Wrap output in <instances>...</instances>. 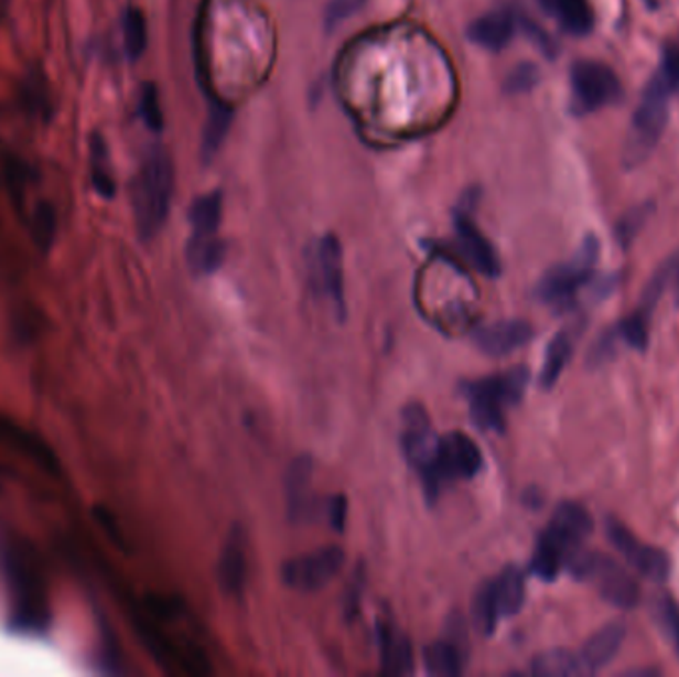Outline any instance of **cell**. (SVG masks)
<instances>
[{
	"label": "cell",
	"instance_id": "obj_1",
	"mask_svg": "<svg viewBox=\"0 0 679 677\" xmlns=\"http://www.w3.org/2000/svg\"><path fill=\"white\" fill-rule=\"evenodd\" d=\"M590 533L592 518L589 511L576 503H562L540 533L530 558V572L545 582H552L562 568L569 567L574 555H579Z\"/></svg>",
	"mask_w": 679,
	"mask_h": 677
},
{
	"label": "cell",
	"instance_id": "obj_2",
	"mask_svg": "<svg viewBox=\"0 0 679 677\" xmlns=\"http://www.w3.org/2000/svg\"><path fill=\"white\" fill-rule=\"evenodd\" d=\"M529 369L525 366L505 369L489 378L467 379L461 394L470 404V418L475 428L489 433L505 431V409L517 406L529 386Z\"/></svg>",
	"mask_w": 679,
	"mask_h": 677
},
{
	"label": "cell",
	"instance_id": "obj_3",
	"mask_svg": "<svg viewBox=\"0 0 679 677\" xmlns=\"http://www.w3.org/2000/svg\"><path fill=\"white\" fill-rule=\"evenodd\" d=\"M173 197V163L161 148L151 150L133 183V217L141 239H153L165 225Z\"/></svg>",
	"mask_w": 679,
	"mask_h": 677
},
{
	"label": "cell",
	"instance_id": "obj_4",
	"mask_svg": "<svg viewBox=\"0 0 679 677\" xmlns=\"http://www.w3.org/2000/svg\"><path fill=\"white\" fill-rule=\"evenodd\" d=\"M483 469V453L479 445L461 431H451L441 436L440 445L430 468L421 471L420 477L423 495L433 505L440 498L441 491L455 481H470L477 477Z\"/></svg>",
	"mask_w": 679,
	"mask_h": 677
},
{
	"label": "cell",
	"instance_id": "obj_5",
	"mask_svg": "<svg viewBox=\"0 0 679 677\" xmlns=\"http://www.w3.org/2000/svg\"><path fill=\"white\" fill-rule=\"evenodd\" d=\"M669 96H671V90L668 84L659 74H656L642 94L638 110L632 120L626 150H624V161L628 165H638L656 148L668 123Z\"/></svg>",
	"mask_w": 679,
	"mask_h": 677
},
{
	"label": "cell",
	"instance_id": "obj_6",
	"mask_svg": "<svg viewBox=\"0 0 679 677\" xmlns=\"http://www.w3.org/2000/svg\"><path fill=\"white\" fill-rule=\"evenodd\" d=\"M572 574L596 588L602 600L616 608H634L639 602V587L628 570L614 558L599 552H579L570 560Z\"/></svg>",
	"mask_w": 679,
	"mask_h": 677
},
{
	"label": "cell",
	"instance_id": "obj_7",
	"mask_svg": "<svg viewBox=\"0 0 679 677\" xmlns=\"http://www.w3.org/2000/svg\"><path fill=\"white\" fill-rule=\"evenodd\" d=\"M596 260H599V240L594 235H589L582 240L580 249L572 259L560 262L542 275L535 290L537 299L550 307L569 304L574 294L592 279Z\"/></svg>",
	"mask_w": 679,
	"mask_h": 677
},
{
	"label": "cell",
	"instance_id": "obj_8",
	"mask_svg": "<svg viewBox=\"0 0 679 677\" xmlns=\"http://www.w3.org/2000/svg\"><path fill=\"white\" fill-rule=\"evenodd\" d=\"M346 562V555L336 545L316 548L306 555L289 558L280 568V578L287 587L299 592H316L328 587Z\"/></svg>",
	"mask_w": 679,
	"mask_h": 677
},
{
	"label": "cell",
	"instance_id": "obj_9",
	"mask_svg": "<svg viewBox=\"0 0 679 677\" xmlns=\"http://www.w3.org/2000/svg\"><path fill=\"white\" fill-rule=\"evenodd\" d=\"M570 84L580 111H596L622 98L619 78L604 62H576L570 71Z\"/></svg>",
	"mask_w": 679,
	"mask_h": 677
},
{
	"label": "cell",
	"instance_id": "obj_10",
	"mask_svg": "<svg viewBox=\"0 0 679 677\" xmlns=\"http://www.w3.org/2000/svg\"><path fill=\"white\" fill-rule=\"evenodd\" d=\"M312 282L328 299L330 307L338 322L346 320V292H344V265H342V245L334 235H326L319 240L312 265Z\"/></svg>",
	"mask_w": 679,
	"mask_h": 677
},
{
	"label": "cell",
	"instance_id": "obj_11",
	"mask_svg": "<svg viewBox=\"0 0 679 677\" xmlns=\"http://www.w3.org/2000/svg\"><path fill=\"white\" fill-rule=\"evenodd\" d=\"M606 533L610 542L638 574L654 582H664L668 578L669 558L664 550L644 545L619 523L618 518H608Z\"/></svg>",
	"mask_w": 679,
	"mask_h": 677
},
{
	"label": "cell",
	"instance_id": "obj_12",
	"mask_svg": "<svg viewBox=\"0 0 679 677\" xmlns=\"http://www.w3.org/2000/svg\"><path fill=\"white\" fill-rule=\"evenodd\" d=\"M401 451L403 458L410 463V468L416 469L420 475L421 471L430 468L431 461L435 458V451L440 445V436L431 428L428 411L413 404L403 409L401 413Z\"/></svg>",
	"mask_w": 679,
	"mask_h": 677
},
{
	"label": "cell",
	"instance_id": "obj_13",
	"mask_svg": "<svg viewBox=\"0 0 679 677\" xmlns=\"http://www.w3.org/2000/svg\"><path fill=\"white\" fill-rule=\"evenodd\" d=\"M453 227H455V239L463 257L470 260L471 267L481 272L483 277L497 279L500 275V262L495 247L489 239L481 233L479 227L471 217L470 211L457 209L453 215Z\"/></svg>",
	"mask_w": 679,
	"mask_h": 677
},
{
	"label": "cell",
	"instance_id": "obj_14",
	"mask_svg": "<svg viewBox=\"0 0 679 677\" xmlns=\"http://www.w3.org/2000/svg\"><path fill=\"white\" fill-rule=\"evenodd\" d=\"M535 336L529 322L519 319L497 320L473 332V344L491 358H503L527 346Z\"/></svg>",
	"mask_w": 679,
	"mask_h": 677
},
{
	"label": "cell",
	"instance_id": "obj_15",
	"mask_svg": "<svg viewBox=\"0 0 679 677\" xmlns=\"http://www.w3.org/2000/svg\"><path fill=\"white\" fill-rule=\"evenodd\" d=\"M314 473V461L310 455H300L290 463L287 471V503H289V517L292 523H310L319 517L320 507L316 498L310 493V481Z\"/></svg>",
	"mask_w": 679,
	"mask_h": 677
},
{
	"label": "cell",
	"instance_id": "obj_16",
	"mask_svg": "<svg viewBox=\"0 0 679 677\" xmlns=\"http://www.w3.org/2000/svg\"><path fill=\"white\" fill-rule=\"evenodd\" d=\"M624 637H626V626L622 622H612V624L600 627L596 634H592L586 640L580 654H576L580 674L590 676V674H596L602 667L608 666L624 644Z\"/></svg>",
	"mask_w": 679,
	"mask_h": 677
},
{
	"label": "cell",
	"instance_id": "obj_17",
	"mask_svg": "<svg viewBox=\"0 0 679 677\" xmlns=\"http://www.w3.org/2000/svg\"><path fill=\"white\" fill-rule=\"evenodd\" d=\"M450 636L441 637L438 642H431L430 646L423 649V666L431 676L457 677L465 669L467 652H465V640L461 636V630L451 626Z\"/></svg>",
	"mask_w": 679,
	"mask_h": 677
},
{
	"label": "cell",
	"instance_id": "obj_18",
	"mask_svg": "<svg viewBox=\"0 0 679 677\" xmlns=\"http://www.w3.org/2000/svg\"><path fill=\"white\" fill-rule=\"evenodd\" d=\"M217 580L227 597L239 598L245 590L247 580V555H245V540L240 528L235 525L230 528L225 548L217 562Z\"/></svg>",
	"mask_w": 679,
	"mask_h": 677
},
{
	"label": "cell",
	"instance_id": "obj_19",
	"mask_svg": "<svg viewBox=\"0 0 679 677\" xmlns=\"http://www.w3.org/2000/svg\"><path fill=\"white\" fill-rule=\"evenodd\" d=\"M378 646H380L381 671L388 676H408L413 671V646L410 637L401 630L381 622L378 624Z\"/></svg>",
	"mask_w": 679,
	"mask_h": 677
},
{
	"label": "cell",
	"instance_id": "obj_20",
	"mask_svg": "<svg viewBox=\"0 0 679 677\" xmlns=\"http://www.w3.org/2000/svg\"><path fill=\"white\" fill-rule=\"evenodd\" d=\"M515 17L505 9L485 12L471 22L467 36L473 44L491 52H500L515 36Z\"/></svg>",
	"mask_w": 679,
	"mask_h": 677
},
{
	"label": "cell",
	"instance_id": "obj_21",
	"mask_svg": "<svg viewBox=\"0 0 679 677\" xmlns=\"http://www.w3.org/2000/svg\"><path fill=\"white\" fill-rule=\"evenodd\" d=\"M487 584H489L491 597H493L500 620L517 616L525 604V594H527L525 572L517 565H509L503 568L493 580H487Z\"/></svg>",
	"mask_w": 679,
	"mask_h": 677
},
{
	"label": "cell",
	"instance_id": "obj_22",
	"mask_svg": "<svg viewBox=\"0 0 679 677\" xmlns=\"http://www.w3.org/2000/svg\"><path fill=\"white\" fill-rule=\"evenodd\" d=\"M540 7L557 19L562 31L572 36H586L594 29V11L590 0H539Z\"/></svg>",
	"mask_w": 679,
	"mask_h": 677
},
{
	"label": "cell",
	"instance_id": "obj_23",
	"mask_svg": "<svg viewBox=\"0 0 679 677\" xmlns=\"http://www.w3.org/2000/svg\"><path fill=\"white\" fill-rule=\"evenodd\" d=\"M227 257V247L223 240L217 239V235H191L187 243V262L193 275L197 277H209L213 272L220 269Z\"/></svg>",
	"mask_w": 679,
	"mask_h": 677
},
{
	"label": "cell",
	"instance_id": "obj_24",
	"mask_svg": "<svg viewBox=\"0 0 679 677\" xmlns=\"http://www.w3.org/2000/svg\"><path fill=\"white\" fill-rule=\"evenodd\" d=\"M572 356V336L569 332H559L550 340L549 348L545 354V364L540 369V388L550 389L559 382L562 369L567 368Z\"/></svg>",
	"mask_w": 679,
	"mask_h": 677
},
{
	"label": "cell",
	"instance_id": "obj_25",
	"mask_svg": "<svg viewBox=\"0 0 679 677\" xmlns=\"http://www.w3.org/2000/svg\"><path fill=\"white\" fill-rule=\"evenodd\" d=\"M220 213H223V200L219 193H207L191 205L190 223L193 235L207 237L217 235L219 229Z\"/></svg>",
	"mask_w": 679,
	"mask_h": 677
},
{
	"label": "cell",
	"instance_id": "obj_26",
	"mask_svg": "<svg viewBox=\"0 0 679 677\" xmlns=\"http://www.w3.org/2000/svg\"><path fill=\"white\" fill-rule=\"evenodd\" d=\"M530 671L540 677L582 676L579 656L569 649H549L532 659Z\"/></svg>",
	"mask_w": 679,
	"mask_h": 677
},
{
	"label": "cell",
	"instance_id": "obj_27",
	"mask_svg": "<svg viewBox=\"0 0 679 677\" xmlns=\"http://www.w3.org/2000/svg\"><path fill=\"white\" fill-rule=\"evenodd\" d=\"M123 49L130 61H138L148 49V24L138 9H128L123 14Z\"/></svg>",
	"mask_w": 679,
	"mask_h": 677
},
{
	"label": "cell",
	"instance_id": "obj_28",
	"mask_svg": "<svg viewBox=\"0 0 679 677\" xmlns=\"http://www.w3.org/2000/svg\"><path fill=\"white\" fill-rule=\"evenodd\" d=\"M91 183L101 197H114L116 183L111 178L108 150L100 136L91 138Z\"/></svg>",
	"mask_w": 679,
	"mask_h": 677
},
{
	"label": "cell",
	"instance_id": "obj_29",
	"mask_svg": "<svg viewBox=\"0 0 679 677\" xmlns=\"http://www.w3.org/2000/svg\"><path fill=\"white\" fill-rule=\"evenodd\" d=\"M473 624L477 627V632L483 636H493V632L497 630V624L500 622L499 614H497V608L491 597L489 584L483 582L477 594L473 598Z\"/></svg>",
	"mask_w": 679,
	"mask_h": 677
},
{
	"label": "cell",
	"instance_id": "obj_30",
	"mask_svg": "<svg viewBox=\"0 0 679 677\" xmlns=\"http://www.w3.org/2000/svg\"><path fill=\"white\" fill-rule=\"evenodd\" d=\"M229 108L217 106L215 110L211 111L209 121H207L205 133H203V158L205 160H211L217 153L220 143H223L225 136H227V131H229Z\"/></svg>",
	"mask_w": 679,
	"mask_h": 677
},
{
	"label": "cell",
	"instance_id": "obj_31",
	"mask_svg": "<svg viewBox=\"0 0 679 677\" xmlns=\"http://www.w3.org/2000/svg\"><path fill=\"white\" fill-rule=\"evenodd\" d=\"M649 215H651V205L644 203V205L632 207L628 213L619 217L616 223V239L624 249H628L634 239L638 237L639 230L644 229V225L648 223Z\"/></svg>",
	"mask_w": 679,
	"mask_h": 677
},
{
	"label": "cell",
	"instance_id": "obj_32",
	"mask_svg": "<svg viewBox=\"0 0 679 677\" xmlns=\"http://www.w3.org/2000/svg\"><path fill=\"white\" fill-rule=\"evenodd\" d=\"M539 68L535 64L520 62L519 66H515L505 78V90L509 94H525L539 84Z\"/></svg>",
	"mask_w": 679,
	"mask_h": 677
},
{
	"label": "cell",
	"instance_id": "obj_33",
	"mask_svg": "<svg viewBox=\"0 0 679 677\" xmlns=\"http://www.w3.org/2000/svg\"><path fill=\"white\" fill-rule=\"evenodd\" d=\"M140 116L143 123L153 131L163 128V114H161L160 96L153 84H146L141 90Z\"/></svg>",
	"mask_w": 679,
	"mask_h": 677
},
{
	"label": "cell",
	"instance_id": "obj_34",
	"mask_svg": "<svg viewBox=\"0 0 679 677\" xmlns=\"http://www.w3.org/2000/svg\"><path fill=\"white\" fill-rule=\"evenodd\" d=\"M364 584H366V570H364V567L360 565V567L354 570L351 584L346 588V594H344V600H342V612H344V617H346L348 622L358 616V612H360L362 590H364Z\"/></svg>",
	"mask_w": 679,
	"mask_h": 677
},
{
	"label": "cell",
	"instance_id": "obj_35",
	"mask_svg": "<svg viewBox=\"0 0 679 677\" xmlns=\"http://www.w3.org/2000/svg\"><path fill=\"white\" fill-rule=\"evenodd\" d=\"M622 338L628 342L632 348L644 350L648 344V319L639 316L638 312L619 324Z\"/></svg>",
	"mask_w": 679,
	"mask_h": 677
},
{
	"label": "cell",
	"instance_id": "obj_36",
	"mask_svg": "<svg viewBox=\"0 0 679 677\" xmlns=\"http://www.w3.org/2000/svg\"><path fill=\"white\" fill-rule=\"evenodd\" d=\"M364 0H330L328 9L324 14L326 29L334 31L342 22L348 21L354 12L358 11Z\"/></svg>",
	"mask_w": 679,
	"mask_h": 677
},
{
	"label": "cell",
	"instance_id": "obj_37",
	"mask_svg": "<svg viewBox=\"0 0 679 677\" xmlns=\"http://www.w3.org/2000/svg\"><path fill=\"white\" fill-rule=\"evenodd\" d=\"M664 82L668 84L669 90H679V49L678 46H666L661 68L658 72Z\"/></svg>",
	"mask_w": 679,
	"mask_h": 677
},
{
	"label": "cell",
	"instance_id": "obj_38",
	"mask_svg": "<svg viewBox=\"0 0 679 677\" xmlns=\"http://www.w3.org/2000/svg\"><path fill=\"white\" fill-rule=\"evenodd\" d=\"M326 518H328L330 527L336 533H342L346 527V515H348V501L344 495H332L326 501Z\"/></svg>",
	"mask_w": 679,
	"mask_h": 677
},
{
	"label": "cell",
	"instance_id": "obj_39",
	"mask_svg": "<svg viewBox=\"0 0 679 677\" xmlns=\"http://www.w3.org/2000/svg\"><path fill=\"white\" fill-rule=\"evenodd\" d=\"M659 614L664 617V626L668 630L669 636L673 637L679 649V608L669 598H664Z\"/></svg>",
	"mask_w": 679,
	"mask_h": 677
},
{
	"label": "cell",
	"instance_id": "obj_40",
	"mask_svg": "<svg viewBox=\"0 0 679 677\" xmlns=\"http://www.w3.org/2000/svg\"><path fill=\"white\" fill-rule=\"evenodd\" d=\"M673 292H676V304L679 307V265L678 270H676V277H673Z\"/></svg>",
	"mask_w": 679,
	"mask_h": 677
}]
</instances>
